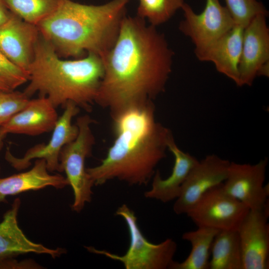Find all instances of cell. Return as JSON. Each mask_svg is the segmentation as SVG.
Masks as SVG:
<instances>
[{
	"mask_svg": "<svg viewBox=\"0 0 269 269\" xmlns=\"http://www.w3.org/2000/svg\"><path fill=\"white\" fill-rule=\"evenodd\" d=\"M0 78L11 90H14L28 81V75L0 50Z\"/></svg>",
	"mask_w": 269,
	"mask_h": 269,
	"instance_id": "484cf974",
	"label": "cell"
},
{
	"mask_svg": "<svg viewBox=\"0 0 269 269\" xmlns=\"http://www.w3.org/2000/svg\"><path fill=\"white\" fill-rule=\"evenodd\" d=\"M95 121L88 115L77 119L78 134L76 138L65 145L59 156L61 172L65 171L74 193L71 208L80 212L85 204L92 199V188L94 185L86 171V159L90 156L95 142L91 125Z\"/></svg>",
	"mask_w": 269,
	"mask_h": 269,
	"instance_id": "8992f818",
	"label": "cell"
},
{
	"mask_svg": "<svg viewBox=\"0 0 269 269\" xmlns=\"http://www.w3.org/2000/svg\"><path fill=\"white\" fill-rule=\"evenodd\" d=\"M153 101L113 115L115 139L106 157L86 171L95 185L117 179L130 185H147L164 158L171 131L156 121Z\"/></svg>",
	"mask_w": 269,
	"mask_h": 269,
	"instance_id": "7a4b0ae2",
	"label": "cell"
},
{
	"mask_svg": "<svg viewBox=\"0 0 269 269\" xmlns=\"http://www.w3.org/2000/svg\"><path fill=\"white\" fill-rule=\"evenodd\" d=\"M8 9L24 21L37 25L56 9L58 0H3Z\"/></svg>",
	"mask_w": 269,
	"mask_h": 269,
	"instance_id": "7402d4cb",
	"label": "cell"
},
{
	"mask_svg": "<svg viewBox=\"0 0 269 269\" xmlns=\"http://www.w3.org/2000/svg\"><path fill=\"white\" fill-rule=\"evenodd\" d=\"M39 36L36 25L24 21L11 12L9 19L0 25V50L28 74Z\"/></svg>",
	"mask_w": 269,
	"mask_h": 269,
	"instance_id": "5bb4252c",
	"label": "cell"
},
{
	"mask_svg": "<svg viewBox=\"0 0 269 269\" xmlns=\"http://www.w3.org/2000/svg\"><path fill=\"white\" fill-rule=\"evenodd\" d=\"M230 161L216 154L206 155L188 174L173 208L178 215L186 213L209 189L226 180Z\"/></svg>",
	"mask_w": 269,
	"mask_h": 269,
	"instance_id": "7c38bea8",
	"label": "cell"
},
{
	"mask_svg": "<svg viewBox=\"0 0 269 269\" xmlns=\"http://www.w3.org/2000/svg\"><path fill=\"white\" fill-rule=\"evenodd\" d=\"M20 204V199L16 198L0 223V260L13 259L19 255L31 253L47 254L54 259L65 254L66 250L64 248L49 249L26 237L17 221Z\"/></svg>",
	"mask_w": 269,
	"mask_h": 269,
	"instance_id": "9a60e30c",
	"label": "cell"
},
{
	"mask_svg": "<svg viewBox=\"0 0 269 269\" xmlns=\"http://www.w3.org/2000/svg\"><path fill=\"white\" fill-rule=\"evenodd\" d=\"M29 99L23 92L0 90V127L22 110Z\"/></svg>",
	"mask_w": 269,
	"mask_h": 269,
	"instance_id": "d4e9b609",
	"label": "cell"
},
{
	"mask_svg": "<svg viewBox=\"0 0 269 269\" xmlns=\"http://www.w3.org/2000/svg\"><path fill=\"white\" fill-rule=\"evenodd\" d=\"M244 30V27L235 24L207 48L194 53L199 60L213 63L219 72L231 79L238 86Z\"/></svg>",
	"mask_w": 269,
	"mask_h": 269,
	"instance_id": "e0dca14e",
	"label": "cell"
},
{
	"mask_svg": "<svg viewBox=\"0 0 269 269\" xmlns=\"http://www.w3.org/2000/svg\"><path fill=\"white\" fill-rule=\"evenodd\" d=\"M29 83L23 93L47 98L56 108L69 102L87 112L93 105L104 75L102 57L90 52L75 60L61 59L52 45L40 36L28 68Z\"/></svg>",
	"mask_w": 269,
	"mask_h": 269,
	"instance_id": "277c9868",
	"label": "cell"
},
{
	"mask_svg": "<svg viewBox=\"0 0 269 269\" xmlns=\"http://www.w3.org/2000/svg\"><path fill=\"white\" fill-rule=\"evenodd\" d=\"M14 265L12 259L0 260V269H12Z\"/></svg>",
	"mask_w": 269,
	"mask_h": 269,
	"instance_id": "83f0119b",
	"label": "cell"
},
{
	"mask_svg": "<svg viewBox=\"0 0 269 269\" xmlns=\"http://www.w3.org/2000/svg\"><path fill=\"white\" fill-rule=\"evenodd\" d=\"M219 231L208 227H198L182 235V239L191 245L188 257L182 262L173 261L170 269H208L209 254L213 240Z\"/></svg>",
	"mask_w": 269,
	"mask_h": 269,
	"instance_id": "44dd1931",
	"label": "cell"
},
{
	"mask_svg": "<svg viewBox=\"0 0 269 269\" xmlns=\"http://www.w3.org/2000/svg\"><path fill=\"white\" fill-rule=\"evenodd\" d=\"M0 90L3 91H11L12 90L0 78Z\"/></svg>",
	"mask_w": 269,
	"mask_h": 269,
	"instance_id": "f546056e",
	"label": "cell"
},
{
	"mask_svg": "<svg viewBox=\"0 0 269 269\" xmlns=\"http://www.w3.org/2000/svg\"><path fill=\"white\" fill-rule=\"evenodd\" d=\"M269 209L268 205L261 210H250L237 229L243 269H269Z\"/></svg>",
	"mask_w": 269,
	"mask_h": 269,
	"instance_id": "4fadbf2b",
	"label": "cell"
},
{
	"mask_svg": "<svg viewBox=\"0 0 269 269\" xmlns=\"http://www.w3.org/2000/svg\"><path fill=\"white\" fill-rule=\"evenodd\" d=\"M136 15L157 26L168 21L185 3L184 0H137Z\"/></svg>",
	"mask_w": 269,
	"mask_h": 269,
	"instance_id": "603a6c76",
	"label": "cell"
},
{
	"mask_svg": "<svg viewBox=\"0 0 269 269\" xmlns=\"http://www.w3.org/2000/svg\"><path fill=\"white\" fill-rule=\"evenodd\" d=\"M268 164L267 157L255 164L230 162L224 190L250 210L264 209L269 205V184L264 185Z\"/></svg>",
	"mask_w": 269,
	"mask_h": 269,
	"instance_id": "30bf717a",
	"label": "cell"
},
{
	"mask_svg": "<svg viewBox=\"0 0 269 269\" xmlns=\"http://www.w3.org/2000/svg\"><path fill=\"white\" fill-rule=\"evenodd\" d=\"M210 269H243L240 241L237 230L219 231L211 248Z\"/></svg>",
	"mask_w": 269,
	"mask_h": 269,
	"instance_id": "ffe728a7",
	"label": "cell"
},
{
	"mask_svg": "<svg viewBox=\"0 0 269 269\" xmlns=\"http://www.w3.org/2000/svg\"><path fill=\"white\" fill-rule=\"evenodd\" d=\"M249 210L226 192L222 183L206 191L186 215L198 227L237 230Z\"/></svg>",
	"mask_w": 269,
	"mask_h": 269,
	"instance_id": "52a82bcc",
	"label": "cell"
},
{
	"mask_svg": "<svg viewBox=\"0 0 269 269\" xmlns=\"http://www.w3.org/2000/svg\"><path fill=\"white\" fill-rule=\"evenodd\" d=\"M130 0L92 5L58 0L54 11L37 27L58 55L81 58L92 52L102 57L117 39Z\"/></svg>",
	"mask_w": 269,
	"mask_h": 269,
	"instance_id": "3957f363",
	"label": "cell"
},
{
	"mask_svg": "<svg viewBox=\"0 0 269 269\" xmlns=\"http://www.w3.org/2000/svg\"><path fill=\"white\" fill-rule=\"evenodd\" d=\"M137 15H126L103 56L104 75L95 103L113 115L153 101L165 90L174 55L164 35Z\"/></svg>",
	"mask_w": 269,
	"mask_h": 269,
	"instance_id": "6da1fadb",
	"label": "cell"
},
{
	"mask_svg": "<svg viewBox=\"0 0 269 269\" xmlns=\"http://www.w3.org/2000/svg\"><path fill=\"white\" fill-rule=\"evenodd\" d=\"M226 7L231 15L235 24L244 28L257 15H268L262 2L257 0H225Z\"/></svg>",
	"mask_w": 269,
	"mask_h": 269,
	"instance_id": "cb8c5ba5",
	"label": "cell"
},
{
	"mask_svg": "<svg viewBox=\"0 0 269 269\" xmlns=\"http://www.w3.org/2000/svg\"><path fill=\"white\" fill-rule=\"evenodd\" d=\"M11 14V12L8 9L3 0H0V25L5 22Z\"/></svg>",
	"mask_w": 269,
	"mask_h": 269,
	"instance_id": "4316f807",
	"label": "cell"
},
{
	"mask_svg": "<svg viewBox=\"0 0 269 269\" xmlns=\"http://www.w3.org/2000/svg\"><path fill=\"white\" fill-rule=\"evenodd\" d=\"M115 215L122 217L128 226L130 242L127 252L122 256L93 247H86V249L119 261L126 269H169L177 250L175 242L167 239L158 244L149 242L141 233L134 212L126 204L119 207Z\"/></svg>",
	"mask_w": 269,
	"mask_h": 269,
	"instance_id": "5b68a950",
	"label": "cell"
},
{
	"mask_svg": "<svg viewBox=\"0 0 269 269\" xmlns=\"http://www.w3.org/2000/svg\"><path fill=\"white\" fill-rule=\"evenodd\" d=\"M268 15L259 14L244 28L239 65V86H251L257 76L269 77V28Z\"/></svg>",
	"mask_w": 269,
	"mask_h": 269,
	"instance_id": "8fae6325",
	"label": "cell"
},
{
	"mask_svg": "<svg viewBox=\"0 0 269 269\" xmlns=\"http://www.w3.org/2000/svg\"><path fill=\"white\" fill-rule=\"evenodd\" d=\"M64 109L47 143L37 144L30 147L21 157L14 156L9 148H7L5 159L12 167L18 170H23L30 166L32 159H43L49 172H61L60 153L62 148L74 140L78 135V127L76 124H72V121L80 111V108L71 102H68Z\"/></svg>",
	"mask_w": 269,
	"mask_h": 269,
	"instance_id": "9c48e42d",
	"label": "cell"
},
{
	"mask_svg": "<svg viewBox=\"0 0 269 269\" xmlns=\"http://www.w3.org/2000/svg\"><path fill=\"white\" fill-rule=\"evenodd\" d=\"M181 9L184 18L179 30L191 39L195 45L194 53L207 48L235 25L228 9L219 0H206L200 13H195L186 3Z\"/></svg>",
	"mask_w": 269,
	"mask_h": 269,
	"instance_id": "ba28073f",
	"label": "cell"
},
{
	"mask_svg": "<svg viewBox=\"0 0 269 269\" xmlns=\"http://www.w3.org/2000/svg\"><path fill=\"white\" fill-rule=\"evenodd\" d=\"M3 131L2 130L1 126L0 127V151L2 149L3 145V140L5 137L6 135Z\"/></svg>",
	"mask_w": 269,
	"mask_h": 269,
	"instance_id": "f1b7e54d",
	"label": "cell"
},
{
	"mask_svg": "<svg viewBox=\"0 0 269 269\" xmlns=\"http://www.w3.org/2000/svg\"><path fill=\"white\" fill-rule=\"evenodd\" d=\"M167 149L172 153L174 158L171 174L163 179L159 171L157 170L152 178L151 189L144 193L145 197L163 203L177 198L188 174L198 161L195 157L178 147L173 136L168 142Z\"/></svg>",
	"mask_w": 269,
	"mask_h": 269,
	"instance_id": "ac0fdd59",
	"label": "cell"
},
{
	"mask_svg": "<svg viewBox=\"0 0 269 269\" xmlns=\"http://www.w3.org/2000/svg\"><path fill=\"white\" fill-rule=\"evenodd\" d=\"M68 185L66 177L59 174H50L45 160L37 159L30 170L0 178V203H6L8 196L47 186L61 189Z\"/></svg>",
	"mask_w": 269,
	"mask_h": 269,
	"instance_id": "d6986e66",
	"label": "cell"
},
{
	"mask_svg": "<svg viewBox=\"0 0 269 269\" xmlns=\"http://www.w3.org/2000/svg\"><path fill=\"white\" fill-rule=\"evenodd\" d=\"M58 115L50 100L45 97L29 99L26 106L1 127L9 133L35 136L53 131Z\"/></svg>",
	"mask_w": 269,
	"mask_h": 269,
	"instance_id": "2e32d148",
	"label": "cell"
}]
</instances>
